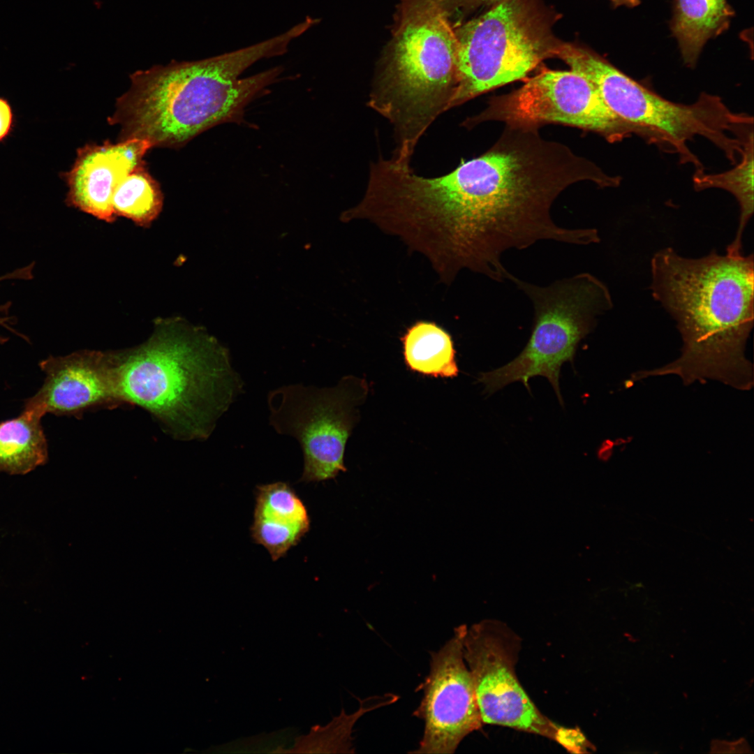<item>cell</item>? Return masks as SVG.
<instances>
[{
	"label": "cell",
	"instance_id": "6da1fadb",
	"mask_svg": "<svg viewBox=\"0 0 754 754\" xmlns=\"http://www.w3.org/2000/svg\"><path fill=\"white\" fill-rule=\"evenodd\" d=\"M651 291L677 323L681 355L659 369L633 374L631 381L674 374L685 384L716 380L741 390L753 385L746 358L753 325V256L713 251L692 259L672 248L654 254Z\"/></svg>",
	"mask_w": 754,
	"mask_h": 754
},
{
	"label": "cell",
	"instance_id": "7a4b0ae2",
	"mask_svg": "<svg viewBox=\"0 0 754 754\" xmlns=\"http://www.w3.org/2000/svg\"><path fill=\"white\" fill-rule=\"evenodd\" d=\"M108 353L122 405L142 407L182 441L207 439L244 392L228 349L179 318L156 322L140 346Z\"/></svg>",
	"mask_w": 754,
	"mask_h": 754
},
{
	"label": "cell",
	"instance_id": "3957f363",
	"mask_svg": "<svg viewBox=\"0 0 754 754\" xmlns=\"http://www.w3.org/2000/svg\"><path fill=\"white\" fill-rule=\"evenodd\" d=\"M283 52L282 40L274 36L208 59L174 61L136 71L109 121L119 126L122 140L180 147L212 127L239 121L246 105L277 80L283 68L239 76L259 60Z\"/></svg>",
	"mask_w": 754,
	"mask_h": 754
},
{
	"label": "cell",
	"instance_id": "277c9868",
	"mask_svg": "<svg viewBox=\"0 0 754 754\" xmlns=\"http://www.w3.org/2000/svg\"><path fill=\"white\" fill-rule=\"evenodd\" d=\"M392 52L367 105L391 124L393 156L411 161L421 137L450 110L458 41L436 0H406Z\"/></svg>",
	"mask_w": 754,
	"mask_h": 754
},
{
	"label": "cell",
	"instance_id": "5b68a950",
	"mask_svg": "<svg viewBox=\"0 0 754 754\" xmlns=\"http://www.w3.org/2000/svg\"><path fill=\"white\" fill-rule=\"evenodd\" d=\"M556 57L589 80L611 110L633 126L637 135L677 154L681 163L692 164L695 171L704 168L688 146L695 138L708 140L735 164L753 136V117L730 110L716 95L703 92L693 103H676L587 49L561 43Z\"/></svg>",
	"mask_w": 754,
	"mask_h": 754
},
{
	"label": "cell",
	"instance_id": "8992f818",
	"mask_svg": "<svg viewBox=\"0 0 754 754\" xmlns=\"http://www.w3.org/2000/svg\"><path fill=\"white\" fill-rule=\"evenodd\" d=\"M553 17L536 0H505L464 25L458 41L450 109L497 87L525 80L554 57Z\"/></svg>",
	"mask_w": 754,
	"mask_h": 754
},
{
	"label": "cell",
	"instance_id": "52a82bcc",
	"mask_svg": "<svg viewBox=\"0 0 754 754\" xmlns=\"http://www.w3.org/2000/svg\"><path fill=\"white\" fill-rule=\"evenodd\" d=\"M510 281L531 301L534 324L530 339L523 351L512 362L489 372L481 374L478 381L491 394L515 381L529 390L528 380L542 376L552 384L559 402L561 365L571 363L579 341L594 328L596 318L612 306L607 286L589 273H579L539 286L518 279Z\"/></svg>",
	"mask_w": 754,
	"mask_h": 754
},
{
	"label": "cell",
	"instance_id": "ba28073f",
	"mask_svg": "<svg viewBox=\"0 0 754 754\" xmlns=\"http://www.w3.org/2000/svg\"><path fill=\"white\" fill-rule=\"evenodd\" d=\"M367 392L366 381L353 376L332 387L293 384L269 392V424L278 434L294 437L302 450L300 482L327 480L346 471V444Z\"/></svg>",
	"mask_w": 754,
	"mask_h": 754
},
{
	"label": "cell",
	"instance_id": "9c48e42d",
	"mask_svg": "<svg viewBox=\"0 0 754 754\" xmlns=\"http://www.w3.org/2000/svg\"><path fill=\"white\" fill-rule=\"evenodd\" d=\"M490 121L538 128L559 124L592 131L609 142L637 135L633 126L606 105L595 86L572 70L540 69L518 89L491 97L487 107L463 125L471 128Z\"/></svg>",
	"mask_w": 754,
	"mask_h": 754
},
{
	"label": "cell",
	"instance_id": "30bf717a",
	"mask_svg": "<svg viewBox=\"0 0 754 754\" xmlns=\"http://www.w3.org/2000/svg\"><path fill=\"white\" fill-rule=\"evenodd\" d=\"M519 637L503 623L483 620L466 628L463 656L483 724L556 740L559 727L535 707L518 681Z\"/></svg>",
	"mask_w": 754,
	"mask_h": 754
},
{
	"label": "cell",
	"instance_id": "8fae6325",
	"mask_svg": "<svg viewBox=\"0 0 754 754\" xmlns=\"http://www.w3.org/2000/svg\"><path fill=\"white\" fill-rule=\"evenodd\" d=\"M466 628H455L453 636L431 653L429 673L420 686L423 697L413 714L424 723L413 753H453L467 735L483 725L463 656Z\"/></svg>",
	"mask_w": 754,
	"mask_h": 754
},
{
	"label": "cell",
	"instance_id": "7c38bea8",
	"mask_svg": "<svg viewBox=\"0 0 754 754\" xmlns=\"http://www.w3.org/2000/svg\"><path fill=\"white\" fill-rule=\"evenodd\" d=\"M39 366L45 374L44 383L24 408L42 417L47 413L78 416L91 408L122 405L108 351L83 350L50 356Z\"/></svg>",
	"mask_w": 754,
	"mask_h": 754
},
{
	"label": "cell",
	"instance_id": "4fadbf2b",
	"mask_svg": "<svg viewBox=\"0 0 754 754\" xmlns=\"http://www.w3.org/2000/svg\"><path fill=\"white\" fill-rule=\"evenodd\" d=\"M151 148L149 142L138 138L80 148L71 168L61 175L68 189L67 205L113 222L116 214L112 195L115 186L130 171L144 164L143 157Z\"/></svg>",
	"mask_w": 754,
	"mask_h": 754
},
{
	"label": "cell",
	"instance_id": "5bb4252c",
	"mask_svg": "<svg viewBox=\"0 0 754 754\" xmlns=\"http://www.w3.org/2000/svg\"><path fill=\"white\" fill-rule=\"evenodd\" d=\"M309 528L306 508L287 482L256 487L251 534L256 543L268 551L274 561L297 545Z\"/></svg>",
	"mask_w": 754,
	"mask_h": 754
},
{
	"label": "cell",
	"instance_id": "9a60e30c",
	"mask_svg": "<svg viewBox=\"0 0 754 754\" xmlns=\"http://www.w3.org/2000/svg\"><path fill=\"white\" fill-rule=\"evenodd\" d=\"M734 15L727 0H673L670 29L688 67L695 66L706 43L725 32Z\"/></svg>",
	"mask_w": 754,
	"mask_h": 754
},
{
	"label": "cell",
	"instance_id": "2e32d148",
	"mask_svg": "<svg viewBox=\"0 0 754 754\" xmlns=\"http://www.w3.org/2000/svg\"><path fill=\"white\" fill-rule=\"evenodd\" d=\"M41 418L24 408L17 417L0 422V472L24 475L45 464L47 443Z\"/></svg>",
	"mask_w": 754,
	"mask_h": 754
},
{
	"label": "cell",
	"instance_id": "e0dca14e",
	"mask_svg": "<svg viewBox=\"0 0 754 754\" xmlns=\"http://www.w3.org/2000/svg\"><path fill=\"white\" fill-rule=\"evenodd\" d=\"M401 341L406 363L412 371L434 377L458 375L452 337L437 324L417 321L407 329Z\"/></svg>",
	"mask_w": 754,
	"mask_h": 754
},
{
	"label": "cell",
	"instance_id": "ac0fdd59",
	"mask_svg": "<svg viewBox=\"0 0 754 754\" xmlns=\"http://www.w3.org/2000/svg\"><path fill=\"white\" fill-rule=\"evenodd\" d=\"M753 137L744 146V150L736 166L720 173H707L704 170H696L693 176L695 190L721 188L732 193L740 207L738 230L733 242L727 246V253L741 254L742 237L754 208L753 200Z\"/></svg>",
	"mask_w": 754,
	"mask_h": 754
},
{
	"label": "cell",
	"instance_id": "d6986e66",
	"mask_svg": "<svg viewBox=\"0 0 754 754\" xmlns=\"http://www.w3.org/2000/svg\"><path fill=\"white\" fill-rule=\"evenodd\" d=\"M163 195L158 183L142 164L125 175L115 186L112 205L121 216L140 226H149L161 213Z\"/></svg>",
	"mask_w": 754,
	"mask_h": 754
},
{
	"label": "cell",
	"instance_id": "ffe728a7",
	"mask_svg": "<svg viewBox=\"0 0 754 754\" xmlns=\"http://www.w3.org/2000/svg\"><path fill=\"white\" fill-rule=\"evenodd\" d=\"M359 712L334 717L325 725H314L309 732L296 739L286 753H351V733L353 724L360 716Z\"/></svg>",
	"mask_w": 754,
	"mask_h": 754
},
{
	"label": "cell",
	"instance_id": "44dd1931",
	"mask_svg": "<svg viewBox=\"0 0 754 754\" xmlns=\"http://www.w3.org/2000/svg\"><path fill=\"white\" fill-rule=\"evenodd\" d=\"M14 125V115L8 101L0 97V142L3 141L12 132Z\"/></svg>",
	"mask_w": 754,
	"mask_h": 754
},
{
	"label": "cell",
	"instance_id": "7402d4cb",
	"mask_svg": "<svg viewBox=\"0 0 754 754\" xmlns=\"http://www.w3.org/2000/svg\"><path fill=\"white\" fill-rule=\"evenodd\" d=\"M7 279L6 275L3 274L0 276V286L1 283L6 281ZM11 302H8L6 303L0 304V325L4 328H7L10 323V309Z\"/></svg>",
	"mask_w": 754,
	"mask_h": 754
},
{
	"label": "cell",
	"instance_id": "603a6c76",
	"mask_svg": "<svg viewBox=\"0 0 754 754\" xmlns=\"http://www.w3.org/2000/svg\"><path fill=\"white\" fill-rule=\"evenodd\" d=\"M614 7L626 6L633 8L640 3V0H609Z\"/></svg>",
	"mask_w": 754,
	"mask_h": 754
},
{
	"label": "cell",
	"instance_id": "cb8c5ba5",
	"mask_svg": "<svg viewBox=\"0 0 754 754\" xmlns=\"http://www.w3.org/2000/svg\"><path fill=\"white\" fill-rule=\"evenodd\" d=\"M460 1H466V2H470V3H476L488 4V5H491V6H494L495 4L501 3V2L503 1H505V0H460Z\"/></svg>",
	"mask_w": 754,
	"mask_h": 754
}]
</instances>
